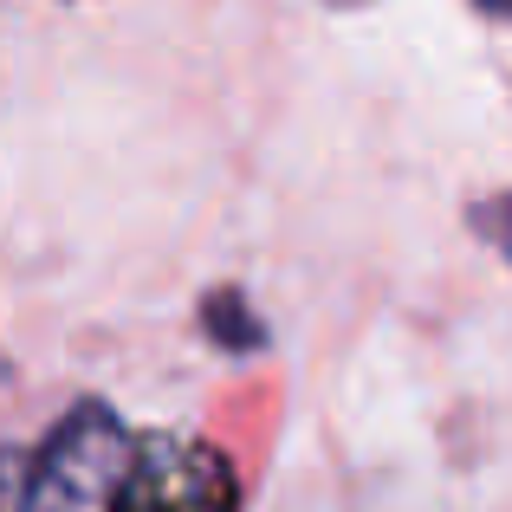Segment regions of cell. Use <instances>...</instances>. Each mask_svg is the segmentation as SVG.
I'll return each mask as SVG.
<instances>
[{
	"instance_id": "6da1fadb",
	"label": "cell",
	"mask_w": 512,
	"mask_h": 512,
	"mask_svg": "<svg viewBox=\"0 0 512 512\" xmlns=\"http://www.w3.org/2000/svg\"><path fill=\"white\" fill-rule=\"evenodd\" d=\"M143 441L124 428L111 402L85 396L39 435L26 454L20 487H13V512H111L124 493L130 467H137Z\"/></svg>"
},
{
	"instance_id": "7a4b0ae2",
	"label": "cell",
	"mask_w": 512,
	"mask_h": 512,
	"mask_svg": "<svg viewBox=\"0 0 512 512\" xmlns=\"http://www.w3.org/2000/svg\"><path fill=\"white\" fill-rule=\"evenodd\" d=\"M111 512H240V474L208 441H143Z\"/></svg>"
},
{
	"instance_id": "3957f363",
	"label": "cell",
	"mask_w": 512,
	"mask_h": 512,
	"mask_svg": "<svg viewBox=\"0 0 512 512\" xmlns=\"http://www.w3.org/2000/svg\"><path fill=\"white\" fill-rule=\"evenodd\" d=\"M201 325H208V338L221 344V350H234V357H247V350L266 344V325L247 312V299H240L234 286H221V292L201 299Z\"/></svg>"
},
{
	"instance_id": "277c9868",
	"label": "cell",
	"mask_w": 512,
	"mask_h": 512,
	"mask_svg": "<svg viewBox=\"0 0 512 512\" xmlns=\"http://www.w3.org/2000/svg\"><path fill=\"white\" fill-rule=\"evenodd\" d=\"M480 13H487V20H512V0H474Z\"/></svg>"
}]
</instances>
